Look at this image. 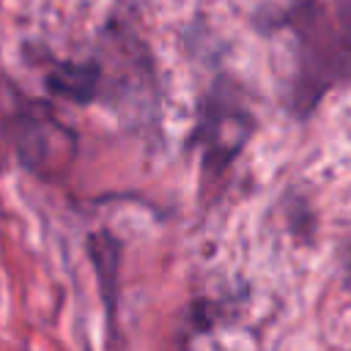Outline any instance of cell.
<instances>
[{"label": "cell", "instance_id": "6", "mask_svg": "<svg viewBox=\"0 0 351 351\" xmlns=\"http://www.w3.org/2000/svg\"><path fill=\"white\" fill-rule=\"evenodd\" d=\"M335 27L351 44V0H335Z\"/></svg>", "mask_w": 351, "mask_h": 351}, {"label": "cell", "instance_id": "4", "mask_svg": "<svg viewBox=\"0 0 351 351\" xmlns=\"http://www.w3.org/2000/svg\"><path fill=\"white\" fill-rule=\"evenodd\" d=\"M88 255L96 269L99 293L107 310V318L115 321L118 313V274H121V241L110 230H99L88 236Z\"/></svg>", "mask_w": 351, "mask_h": 351}, {"label": "cell", "instance_id": "3", "mask_svg": "<svg viewBox=\"0 0 351 351\" xmlns=\"http://www.w3.org/2000/svg\"><path fill=\"white\" fill-rule=\"evenodd\" d=\"M252 126H255L252 115L244 107L228 104L219 93L203 101L195 137H197V145L203 148L206 170H222L228 162H233L236 154L250 140Z\"/></svg>", "mask_w": 351, "mask_h": 351}, {"label": "cell", "instance_id": "2", "mask_svg": "<svg viewBox=\"0 0 351 351\" xmlns=\"http://www.w3.org/2000/svg\"><path fill=\"white\" fill-rule=\"evenodd\" d=\"M11 143L25 170L38 178H58L77 154L74 132L44 104L22 107L11 121Z\"/></svg>", "mask_w": 351, "mask_h": 351}, {"label": "cell", "instance_id": "1", "mask_svg": "<svg viewBox=\"0 0 351 351\" xmlns=\"http://www.w3.org/2000/svg\"><path fill=\"white\" fill-rule=\"evenodd\" d=\"M282 25L296 36L299 71L291 90V107L304 118L332 85L351 82V44L340 36L335 22H329L318 0H296L282 14Z\"/></svg>", "mask_w": 351, "mask_h": 351}, {"label": "cell", "instance_id": "5", "mask_svg": "<svg viewBox=\"0 0 351 351\" xmlns=\"http://www.w3.org/2000/svg\"><path fill=\"white\" fill-rule=\"evenodd\" d=\"M99 80L101 69L96 63H58L47 74V88L66 101L88 104L99 93Z\"/></svg>", "mask_w": 351, "mask_h": 351}]
</instances>
